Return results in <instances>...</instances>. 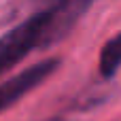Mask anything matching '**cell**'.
<instances>
[{
	"instance_id": "1",
	"label": "cell",
	"mask_w": 121,
	"mask_h": 121,
	"mask_svg": "<svg viewBox=\"0 0 121 121\" xmlns=\"http://www.w3.org/2000/svg\"><path fill=\"white\" fill-rule=\"evenodd\" d=\"M85 2L57 0L51 6L34 13L0 38V74L17 66L30 51L45 49L62 40L85 11Z\"/></svg>"
},
{
	"instance_id": "2",
	"label": "cell",
	"mask_w": 121,
	"mask_h": 121,
	"mask_svg": "<svg viewBox=\"0 0 121 121\" xmlns=\"http://www.w3.org/2000/svg\"><path fill=\"white\" fill-rule=\"evenodd\" d=\"M60 66L57 57L51 60H43L26 70H21L19 74H15L13 79L0 83V113H4L6 108H11L17 100H21L26 94H30L32 89H36L47 77H51L55 72V68Z\"/></svg>"
},
{
	"instance_id": "3",
	"label": "cell",
	"mask_w": 121,
	"mask_h": 121,
	"mask_svg": "<svg viewBox=\"0 0 121 121\" xmlns=\"http://www.w3.org/2000/svg\"><path fill=\"white\" fill-rule=\"evenodd\" d=\"M119 68H121V32L104 43V47L100 51V62H98L100 77H104V79L113 77Z\"/></svg>"
},
{
	"instance_id": "4",
	"label": "cell",
	"mask_w": 121,
	"mask_h": 121,
	"mask_svg": "<svg viewBox=\"0 0 121 121\" xmlns=\"http://www.w3.org/2000/svg\"><path fill=\"white\" fill-rule=\"evenodd\" d=\"M53 2H57V0H53ZM79 2H85V4H89L91 0H79Z\"/></svg>"
}]
</instances>
